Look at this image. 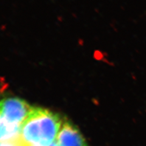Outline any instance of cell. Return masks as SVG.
I'll list each match as a JSON object with an SVG mask.
<instances>
[{
  "label": "cell",
  "instance_id": "cell-6",
  "mask_svg": "<svg viewBox=\"0 0 146 146\" xmlns=\"http://www.w3.org/2000/svg\"><path fill=\"white\" fill-rule=\"evenodd\" d=\"M29 146H44V145H31V144H29ZM48 146H53V143L51 144V145H49Z\"/></svg>",
  "mask_w": 146,
  "mask_h": 146
},
{
  "label": "cell",
  "instance_id": "cell-5",
  "mask_svg": "<svg viewBox=\"0 0 146 146\" xmlns=\"http://www.w3.org/2000/svg\"><path fill=\"white\" fill-rule=\"evenodd\" d=\"M4 124H5V120H4V119L0 115V140H1L2 137Z\"/></svg>",
  "mask_w": 146,
  "mask_h": 146
},
{
  "label": "cell",
  "instance_id": "cell-4",
  "mask_svg": "<svg viewBox=\"0 0 146 146\" xmlns=\"http://www.w3.org/2000/svg\"><path fill=\"white\" fill-rule=\"evenodd\" d=\"M0 146H29L21 138L20 135L15 138L0 141Z\"/></svg>",
  "mask_w": 146,
  "mask_h": 146
},
{
  "label": "cell",
  "instance_id": "cell-3",
  "mask_svg": "<svg viewBox=\"0 0 146 146\" xmlns=\"http://www.w3.org/2000/svg\"><path fill=\"white\" fill-rule=\"evenodd\" d=\"M56 140L59 146H88L79 130L68 122L62 124Z\"/></svg>",
  "mask_w": 146,
  "mask_h": 146
},
{
  "label": "cell",
  "instance_id": "cell-7",
  "mask_svg": "<svg viewBox=\"0 0 146 146\" xmlns=\"http://www.w3.org/2000/svg\"><path fill=\"white\" fill-rule=\"evenodd\" d=\"M53 146H59V145H58V144H57V143L54 142V143H53Z\"/></svg>",
  "mask_w": 146,
  "mask_h": 146
},
{
  "label": "cell",
  "instance_id": "cell-1",
  "mask_svg": "<svg viewBox=\"0 0 146 146\" xmlns=\"http://www.w3.org/2000/svg\"><path fill=\"white\" fill-rule=\"evenodd\" d=\"M61 125L62 120L57 114L33 107L22 123L20 135L26 144L48 146L57 139Z\"/></svg>",
  "mask_w": 146,
  "mask_h": 146
},
{
  "label": "cell",
  "instance_id": "cell-2",
  "mask_svg": "<svg viewBox=\"0 0 146 146\" xmlns=\"http://www.w3.org/2000/svg\"><path fill=\"white\" fill-rule=\"evenodd\" d=\"M33 107L19 98H9L0 101V115L7 122L21 125Z\"/></svg>",
  "mask_w": 146,
  "mask_h": 146
}]
</instances>
